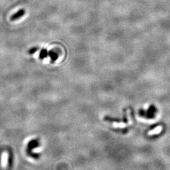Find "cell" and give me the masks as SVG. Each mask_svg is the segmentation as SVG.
I'll return each mask as SVG.
<instances>
[{
    "label": "cell",
    "instance_id": "obj_1",
    "mask_svg": "<svg viewBox=\"0 0 170 170\" xmlns=\"http://www.w3.org/2000/svg\"><path fill=\"white\" fill-rule=\"evenodd\" d=\"M25 14V12L23 9H20V11H18L17 13L14 14L11 18V20L12 21H15V20H17L19 19L20 18H21L22 16H23V15Z\"/></svg>",
    "mask_w": 170,
    "mask_h": 170
},
{
    "label": "cell",
    "instance_id": "obj_2",
    "mask_svg": "<svg viewBox=\"0 0 170 170\" xmlns=\"http://www.w3.org/2000/svg\"><path fill=\"white\" fill-rule=\"evenodd\" d=\"M48 55H49V53H47V50L42 49V50H41V52L40 53L39 58L41 59H44L45 58H46V57H47Z\"/></svg>",
    "mask_w": 170,
    "mask_h": 170
},
{
    "label": "cell",
    "instance_id": "obj_3",
    "mask_svg": "<svg viewBox=\"0 0 170 170\" xmlns=\"http://www.w3.org/2000/svg\"><path fill=\"white\" fill-rule=\"evenodd\" d=\"M49 55H50L51 59H52L53 61H55L57 59H58V55H57L55 53L50 52L49 53Z\"/></svg>",
    "mask_w": 170,
    "mask_h": 170
},
{
    "label": "cell",
    "instance_id": "obj_4",
    "mask_svg": "<svg viewBox=\"0 0 170 170\" xmlns=\"http://www.w3.org/2000/svg\"><path fill=\"white\" fill-rule=\"evenodd\" d=\"M37 47H34V48H32V49H31L30 50H29V53L30 54H34L36 51L37 50Z\"/></svg>",
    "mask_w": 170,
    "mask_h": 170
}]
</instances>
